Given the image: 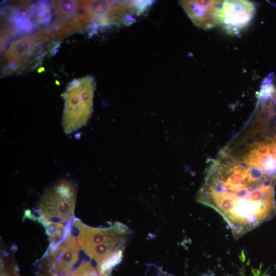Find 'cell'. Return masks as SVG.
<instances>
[{
	"instance_id": "cell-1",
	"label": "cell",
	"mask_w": 276,
	"mask_h": 276,
	"mask_svg": "<svg viewBox=\"0 0 276 276\" xmlns=\"http://www.w3.org/2000/svg\"><path fill=\"white\" fill-rule=\"evenodd\" d=\"M275 181L252 149L231 142L208 167L196 199L218 212L237 238L275 214Z\"/></svg>"
},
{
	"instance_id": "cell-2",
	"label": "cell",
	"mask_w": 276,
	"mask_h": 276,
	"mask_svg": "<svg viewBox=\"0 0 276 276\" xmlns=\"http://www.w3.org/2000/svg\"><path fill=\"white\" fill-rule=\"evenodd\" d=\"M52 27L42 29L11 42L4 54L6 75L18 73L34 67L45 56L53 43Z\"/></svg>"
},
{
	"instance_id": "cell-3",
	"label": "cell",
	"mask_w": 276,
	"mask_h": 276,
	"mask_svg": "<svg viewBox=\"0 0 276 276\" xmlns=\"http://www.w3.org/2000/svg\"><path fill=\"white\" fill-rule=\"evenodd\" d=\"M95 79L86 76L73 80L64 94V104L62 124L68 134L85 125L93 110Z\"/></svg>"
},
{
	"instance_id": "cell-4",
	"label": "cell",
	"mask_w": 276,
	"mask_h": 276,
	"mask_svg": "<svg viewBox=\"0 0 276 276\" xmlns=\"http://www.w3.org/2000/svg\"><path fill=\"white\" fill-rule=\"evenodd\" d=\"M77 192V185L71 179H62L53 184L39 200L37 220L61 223L72 220Z\"/></svg>"
},
{
	"instance_id": "cell-5",
	"label": "cell",
	"mask_w": 276,
	"mask_h": 276,
	"mask_svg": "<svg viewBox=\"0 0 276 276\" xmlns=\"http://www.w3.org/2000/svg\"><path fill=\"white\" fill-rule=\"evenodd\" d=\"M55 15L53 39L57 42L76 31L91 27L86 1H55L51 3Z\"/></svg>"
},
{
	"instance_id": "cell-6",
	"label": "cell",
	"mask_w": 276,
	"mask_h": 276,
	"mask_svg": "<svg viewBox=\"0 0 276 276\" xmlns=\"http://www.w3.org/2000/svg\"><path fill=\"white\" fill-rule=\"evenodd\" d=\"M71 231L59 243L50 245L42 259L49 276H70L79 259L80 247Z\"/></svg>"
},
{
	"instance_id": "cell-7",
	"label": "cell",
	"mask_w": 276,
	"mask_h": 276,
	"mask_svg": "<svg viewBox=\"0 0 276 276\" xmlns=\"http://www.w3.org/2000/svg\"><path fill=\"white\" fill-rule=\"evenodd\" d=\"M255 12V6L251 2L244 0L223 1L219 24L229 35H237L248 26Z\"/></svg>"
},
{
	"instance_id": "cell-8",
	"label": "cell",
	"mask_w": 276,
	"mask_h": 276,
	"mask_svg": "<svg viewBox=\"0 0 276 276\" xmlns=\"http://www.w3.org/2000/svg\"><path fill=\"white\" fill-rule=\"evenodd\" d=\"M221 1H180L179 4L193 24L207 30L219 24Z\"/></svg>"
},
{
	"instance_id": "cell-9",
	"label": "cell",
	"mask_w": 276,
	"mask_h": 276,
	"mask_svg": "<svg viewBox=\"0 0 276 276\" xmlns=\"http://www.w3.org/2000/svg\"><path fill=\"white\" fill-rule=\"evenodd\" d=\"M70 276H99V275L97 270L90 261H83Z\"/></svg>"
},
{
	"instance_id": "cell-10",
	"label": "cell",
	"mask_w": 276,
	"mask_h": 276,
	"mask_svg": "<svg viewBox=\"0 0 276 276\" xmlns=\"http://www.w3.org/2000/svg\"><path fill=\"white\" fill-rule=\"evenodd\" d=\"M1 276H19V275L16 268H11L3 271Z\"/></svg>"
},
{
	"instance_id": "cell-11",
	"label": "cell",
	"mask_w": 276,
	"mask_h": 276,
	"mask_svg": "<svg viewBox=\"0 0 276 276\" xmlns=\"http://www.w3.org/2000/svg\"><path fill=\"white\" fill-rule=\"evenodd\" d=\"M273 127L275 129V131H276V121H273Z\"/></svg>"
},
{
	"instance_id": "cell-12",
	"label": "cell",
	"mask_w": 276,
	"mask_h": 276,
	"mask_svg": "<svg viewBox=\"0 0 276 276\" xmlns=\"http://www.w3.org/2000/svg\"><path fill=\"white\" fill-rule=\"evenodd\" d=\"M203 276H212V275H210V274H205L203 275Z\"/></svg>"
}]
</instances>
